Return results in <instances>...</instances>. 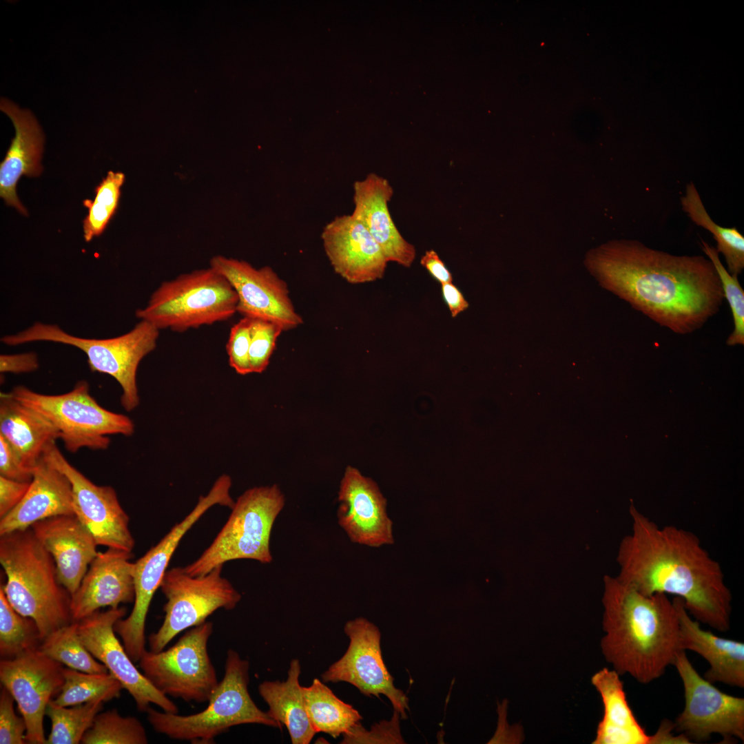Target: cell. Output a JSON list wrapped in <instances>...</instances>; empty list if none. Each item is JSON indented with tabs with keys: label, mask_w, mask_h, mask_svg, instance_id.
Wrapping results in <instances>:
<instances>
[{
	"label": "cell",
	"mask_w": 744,
	"mask_h": 744,
	"mask_svg": "<svg viewBox=\"0 0 744 744\" xmlns=\"http://www.w3.org/2000/svg\"><path fill=\"white\" fill-rule=\"evenodd\" d=\"M283 329L278 324L261 319H252L249 360L251 373H260L267 367Z\"/></svg>",
	"instance_id": "f35d334b"
},
{
	"label": "cell",
	"mask_w": 744,
	"mask_h": 744,
	"mask_svg": "<svg viewBox=\"0 0 744 744\" xmlns=\"http://www.w3.org/2000/svg\"><path fill=\"white\" fill-rule=\"evenodd\" d=\"M443 298L453 318L468 309L469 304L460 290L453 282L442 284L441 287Z\"/></svg>",
	"instance_id": "7dc6e473"
},
{
	"label": "cell",
	"mask_w": 744,
	"mask_h": 744,
	"mask_svg": "<svg viewBox=\"0 0 744 744\" xmlns=\"http://www.w3.org/2000/svg\"><path fill=\"white\" fill-rule=\"evenodd\" d=\"M43 457L70 480L74 515L98 545L132 552L135 541L129 528L130 518L115 490L92 482L65 459L56 442L47 447Z\"/></svg>",
	"instance_id": "9a60e30c"
},
{
	"label": "cell",
	"mask_w": 744,
	"mask_h": 744,
	"mask_svg": "<svg viewBox=\"0 0 744 744\" xmlns=\"http://www.w3.org/2000/svg\"><path fill=\"white\" fill-rule=\"evenodd\" d=\"M338 522L351 542L372 548L394 543L386 499L377 484L348 466L338 491Z\"/></svg>",
	"instance_id": "d6986e66"
},
{
	"label": "cell",
	"mask_w": 744,
	"mask_h": 744,
	"mask_svg": "<svg viewBox=\"0 0 744 744\" xmlns=\"http://www.w3.org/2000/svg\"><path fill=\"white\" fill-rule=\"evenodd\" d=\"M672 601L678 613L681 650L693 651L710 664L703 678L713 684L719 682L743 688L744 643L702 629L681 598L674 597Z\"/></svg>",
	"instance_id": "484cf974"
},
{
	"label": "cell",
	"mask_w": 744,
	"mask_h": 744,
	"mask_svg": "<svg viewBox=\"0 0 744 744\" xmlns=\"http://www.w3.org/2000/svg\"><path fill=\"white\" fill-rule=\"evenodd\" d=\"M632 531L621 539L617 577L646 595L681 598L699 623L725 632L730 628L732 595L720 564L693 533L660 526L631 503Z\"/></svg>",
	"instance_id": "7a4b0ae2"
},
{
	"label": "cell",
	"mask_w": 744,
	"mask_h": 744,
	"mask_svg": "<svg viewBox=\"0 0 744 744\" xmlns=\"http://www.w3.org/2000/svg\"><path fill=\"white\" fill-rule=\"evenodd\" d=\"M38 368V357L34 352L0 355L1 373L9 372L19 374L32 372Z\"/></svg>",
	"instance_id": "f6af8a7d"
},
{
	"label": "cell",
	"mask_w": 744,
	"mask_h": 744,
	"mask_svg": "<svg viewBox=\"0 0 744 744\" xmlns=\"http://www.w3.org/2000/svg\"><path fill=\"white\" fill-rule=\"evenodd\" d=\"M285 504V495L276 484L245 491L234 502L227 521L211 544L184 568L185 572L191 576L203 575L236 559L270 564L273 559L271 533Z\"/></svg>",
	"instance_id": "ba28073f"
},
{
	"label": "cell",
	"mask_w": 744,
	"mask_h": 744,
	"mask_svg": "<svg viewBox=\"0 0 744 744\" xmlns=\"http://www.w3.org/2000/svg\"><path fill=\"white\" fill-rule=\"evenodd\" d=\"M399 715L395 713L390 721H382L367 731L360 723L343 734L340 743H404L400 734Z\"/></svg>",
	"instance_id": "ab89813d"
},
{
	"label": "cell",
	"mask_w": 744,
	"mask_h": 744,
	"mask_svg": "<svg viewBox=\"0 0 744 744\" xmlns=\"http://www.w3.org/2000/svg\"><path fill=\"white\" fill-rule=\"evenodd\" d=\"M14 699L4 687L0 693V743L24 744L27 726L23 716L14 710Z\"/></svg>",
	"instance_id": "b9f144b4"
},
{
	"label": "cell",
	"mask_w": 744,
	"mask_h": 744,
	"mask_svg": "<svg viewBox=\"0 0 744 744\" xmlns=\"http://www.w3.org/2000/svg\"><path fill=\"white\" fill-rule=\"evenodd\" d=\"M142 723L133 716H122L116 709L99 712L83 735V744H146Z\"/></svg>",
	"instance_id": "d590c367"
},
{
	"label": "cell",
	"mask_w": 744,
	"mask_h": 744,
	"mask_svg": "<svg viewBox=\"0 0 744 744\" xmlns=\"http://www.w3.org/2000/svg\"><path fill=\"white\" fill-rule=\"evenodd\" d=\"M585 265L601 287L677 334L701 329L725 298L707 257L674 255L637 240L595 247L587 252Z\"/></svg>",
	"instance_id": "6da1fadb"
},
{
	"label": "cell",
	"mask_w": 744,
	"mask_h": 744,
	"mask_svg": "<svg viewBox=\"0 0 744 744\" xmlns=\"http://www.w3.org/2000/svg\"><path fill=\"white\" fill-rule=\"evenodd\" d=\"M223 566L200 576H191L182 567L167 569L160 586L167 599L165 617L157 632L149 636L151 651L163 650L180 632L205 622L216 610L236 608L242 596L222 576Z\"/></svg>",
	"instance_id": "8fae6325"
},
{
	"label": "cell",
	"mask_w": 744,
	"mask_h": 744,
	"mask_svg": "<svg viewBox=\"0 0 744 744\" xmlns=\"http://www.w3.org/2000/svg\"><path fill=\"white\" fill-rule=\"evenodd\" d=\"M64 682L52 701L69 707L91 701H109L118 698L123 688L110 672L89 673L69 668L63 669Z\"/></svg>",
	"instance_id": "1f68e13d"
},
{
	"label": "cell",
	"mask_w": 744,
	"mask_h": 744,
	"mask_svg": "<svg viewBox=\"0 0 744 744\" xmlns=\"http://www.w3.org/2000/svg\"><path fill=\"white\" fill-rule=\"evenodd\" d=\"M0 563L6 597L19 614L32 619L42 641L73 621L71 595L58 579L50 553L32 528L0 535Z\"/></svg>",
	"instance_id": "277c9868"
},
{
	"label": "cell",
	"mask_w": 744,
	"mask_h": 744,
	"mask_svg": "<svg viewBox=\"0 0 744 744\" xmlns=\"http://www.w3.org/2000/svg\"><path fill=\"white\" fill-rule=\"evenodd\" d=\"M249 663L237 652L228 650L223 679L203 711L190 715L161 712L149 707L147 720L154 730L177 740L213 743L233 726L261 724L282 729V725L262 711L248 690Z\"/></svg>",
	"instance_id": "5b68a950"
},
{
	"label": "cell",
	"mask_w": 744,
	"mask_h": 744,
	"mask_svg": "<svg viewBox=\"0 0 744 744\" xmlns=\"http://www.w3.org/2000/svg\"><path fill=\"white\" fill-rule=\"evenodd\" d=\"M393 189L387 179L375 173L353 184L354 209L361 222L381 248L388 262L410 267L416 250L400 234L391 217L389 202Z\"/></svg>",
	"instance_id": "603a6c76"
},
{
	"label": "cell",
	"mask_w": 744,
	"mask_h": 744,
	"mask_svg": "<svg viewBox=\"0 0 744 744\" xmlns=\"http://www.w3.org/2000/svg\"><path fill=\"white\" fill-rule=\"evenodd\" d=\"M231 486V477L226 474L220 475L209 493L199 497L193 510L156 545L133 563L134 606L130 614L124 619H118L114 626L133 661H138L146 650L145 628L149 605L181 539L211 507L215 505L233 507L235 502L230 495Z\"/></svg>",
	"instance_id": "30bf717a"
},
{
	"label": "cell",
	"mask_w": 744,
	"mask_h": 744,
	"mask_svg": "<svg viewBox=\"0 0 744 744\" xmlns=\"http://www.w3.org/2000/svg\"><path fill=\"white\" fill-rule=\"evenodd\" d=\"M210 267L234 289L236 311L244 317L273 322L283 331L303 322L289 298L287 283L270 267L256 268L246 261L223 256L213 257Z\"/></svg>",
	"instance_id": "ac0fdd59"
},
{
	"label": "cell",
	"mask_w": 744,
	"mask_h": 744,
	"mask_svg": "<svg viewBox=\"0 0 744 744\" xmlns=\"http://www.w3.org/2000/svg\"><path fill=\"white\" fill-rule=\"evenodd\" d=\"M0 435L31 470L43 457L47 447L59 439L50 422L16 400L10 392L0 394Z\"/></svg>",
	"instance_id": "4316f807"
},
{
	"label": "cell",
	"mask_w": 744,
	"mask_h": 744,
	"mask_svg": "<svg viewBox=\"0 0 744 744\" xmlns=\"http://www.w3.org/2000/svg\"><path fill=\"white\" fill-rule=\"evenodd\" d=\"M681 205L693 223L712 235L717 251L725 258L728 272L736 276L741 273L744 269V236L736 227H724L714 222L693 182L687 184Z\"/></svg>",
	"instance_id": "4dcf8cb0"
},
{
	"label": "cell",
	"mask_w": 744,
	"mask_h": 744,
	"mask_svg": "<svg viewBox=\"0 0 744 744\" xmlns=\"http://www.w3.org/2000/svg\"><path fill=\"white\" fill-rule=\"evenodd\" d=\"M672 665L682 680L685 697L674 730L691 743L707 741L712 734H720L724 743L736 738L743 742L744 699L724 693L702 677L685 650L678 652Z\"/></svg>",
	"instance_id": "4fadbf2b"
},
{
	"label": "cell",
	"mask_w": 744,
	"mask_h": 744,
	"mask_svg": "<svg viewBox=\"0 0 744 744\" xmlns=\"http://www.w3.org/2000/svg\"><path fill=\"white\" fill-rule=\"evenodd\" d=\"M124 182L123 173L109 171L96 187L94 199L83 201L84 206L88 209L83 222V236L86 242L100 236L105 229L118 207L121 187Z\"/></svg>",
	"instance_id": "8d00e7d4"
},
{
	"label": "cell",
	"mask_w": 744,
	"mask_h": 744,
	"mask_svg": "<svg viewBox=\"0 0 744 744\" xmlns=\"http://www.w3.org/2000/svg\"><path fill=\"white\" fill-rule=\"evenodd\" d=\"M603 583L601 647L606 661L640 683L659 679L681 650L673 601L664 593L643 595L617 577L606 575Z\"/></svg>",
	"instance_id": "3957f363"
},
{
	"label": "cell",
	"mask_w": 744,
	"mask_h": 744,
	"mask_svg": "<svg viewBox=\"0 0 744 744\" xmlns=\"http://www.w3.org/2000/svg\"><path fill=\"white\" fill-rule=\"evenodd\" d=\"M674 723L668 720H663L657 732L651 735V744L661 743H692L684 735L674 736L672 731Z\"/></svg>",
	"instance_id": "c3c4849f"
},
{
	"label": "cell",
	"mask_w": 744,
	"mask_h": 744,
	"mask_svg": "<svg viewBox=\"0 0 744 744\" xmlns=\"http://www.w3.org/2000/svg\"><path fill=\"white\" fill-rule=\"evenodd\" d=\"M420 264L441 285L453 282L451 273L434 250L426 251L421 258Z\"/></svg>",
	"instance_id": "bcb514c9"
},
{
	"label": "cell",
	"mask_w": 744,
	"mask_h": 744,
	"mask_svg": "<svg viewBox=\"0 0 744 744\" xmlns=\"http://www.w3.org/2000/svg\"><path fill=\"white\" fill-rule=\"evenodd\" d=\"M10 393L50 422L72 453L83 448L106 449L110 443L109 435L130 436L134 432L132 420L101 406L90 394L85 380L59 395L39 393L24 386L14 387Z\"/></svg>",
	"instance_id": "9c48e42d"
},
{
	"label": "cell",
	"mask_w": 744,
	"mask_h": 744,
	"mask_svg": "<svg viewBox=\"0 0 744 744\" xmlns=\"http://www.w3.org/2000/svg\"><path fill=\"white\" fill-rule=\"evenodd\" d=\"M299 660L291 661L285 681H265L258 686L261 697L268 705V715L287 728L293 744H309L316 734L309 719L299 683Z\"/></svg>",
	"instance_id": "f1b7e54d"
},
{
	"label": "cell",
	"mask_w": 744,
	"mask_h": 744,
	"mask_svg": "<svg viewBox=\"0 0 744 744\" xmlns=\"http://www.w3.org/2000/svg\"><path fill=\"white\" fill-rule=\"evenodd\" d=\"M74 515L68 478L43 457L33 470L29 488L20 503L0 518V535L30 528L46 518Z\"/></svg>",
	"instance_id": "d4e9b609"
},
{
	"label": "cell",
	"mask_w": 744,
	"mask_h": 744,
	"mask_svg": "<svg viewBox=\"0 0 744 744\" xmlns=\"http://www.w3.org/2000/svg\"><path fill=\"white\" fill-rule=\"evenodd\" d=\"M302 689L306 711L316 733H327L335 738L362 719L357 710L340 699L318 679Z\"/></svg>",
	"instance_id": "f546056e"
},
{
	"label": "cell",
	"mask_w": 744,
	"mask_h": 744,
	"mask_svg": "<svg viewBox=\"0 0 744 744\" xmlns=\"http://www.w3.org/2000/svg\"><path fill=\"white\" fill-rule=\"evenodd\" d=\"M252 319L244 317L231 327L227 352L229 365L240 375L251 373L249 352Z\"/></svg>",
	"instance_id": "60d3db41"
},
{
	"label": "cell",
	"mask_w": 744,
	"mask_h": 744,
	"mask_svg": "<svg viewBox=\"0 0 744 744\" xmlns=\"http://www.w3.org/2000/svg\"><path fill=\"white\" fill-rule=\"evenodd\" d=\"M614 670L603 668L594 674L591 683L600 694L603 716L592 744H651L627 701L623 683Z\"/></svg>",
	"instance_id": "83f0119b"
},
{
	"label": "cell",
	"mask_w": 744,
	"mask_h": 744,
	"mask_svg": "<svg viewBox=\"0 0 744 744\" xmlns=\"http://www.w3.org/2000/svg\"><path fill=\"white\" fill-rule=\"evenodd\" d=\"M127 612L124 607L94 612L78 621L79 637L88 651L102 663L132 696L137 709L146 712L153 703L164 712L178 713L176 705L157 690L138 671L117 639L114 624Z\"/></svg>",
	"instance_id": "e0dca14e"
},
{
	"label": "cell",
	"mask_w": 744,
	"mask_h": 744,
	"mask_svg": "<svg viewBox=\"0 0 744 744\" xmlns=\"http://www.w3.org/2000/svg\"><path fill=\"white\" fill-rule=\"evenodd\" d=\"M0 475L19 481H32L33 470L26 467L10 444L0 435Z\"/></svg>",
	"instance_id": "7bdbcfd3"
},
{
	"label": "cell",
	"mask_w": 744,
	"mask_h": 744,
	"mask_svg": "<svg viewBox=\"0 0 744 744\" xmlns=\"http://www.w3.org/2000/svg\"><path fill=\"white\" fill-rule=\"evenodd\" d=\"M78 621L64 626L45 639L39 650L69 668L89 673H107V668L88 651L77 632Z\"/></svg>",
	"instance_id": "d6a6232c"
},
{
	"label": "cell",
	"mask_w": 744,
	"mask_h": 744,
	"mask_svg": "<svg viewBox=\"0 0 744 744\" xmlns=\"http://www.w3.org/2000/svg\"><path fill=\"white\" fill-rule=\"evenodd\" d=\"M63 665L39 649L0 661V681L13 696L27 730L25 741L45 744L43 718L48 704L64 682Z\"/></svg>",
	"instance_id": "2e32d148"
},
{
	"label": "cell",
	"mask_w": 744,
	"mask_h": 744,
	"mask_svg": "<svg viewBox=\"0 0 744 744\" xmlns=\"http://www.w3.org/2000/svg\"><path fill=\"white\" fill-rule=\"evenodd\" d=\"M159 329L141 320L129 332L106 338H84L74 336L56 324L35 322L17 334L5 335L1 341L8 346L48 341L75 347L83 351L91 371L114 378L122 389L121 403L127 411L139 404L136 383L138 366L143 358L154 351Z\"/></svg>",
	"instance_id": "8992f818"
},
{
	"label": "cell",
	"mask_w": 744,
	"mask_h": 744,
	"mask_svg": "<svg viewBox=\"0 0 744 744\" xmlns=\"http://www.w3.org/2000/svg\"><path fill=\"white\" fill-rule=\"evenodd\" d=\"M701 247L715 267L721 280L724 298L727 300L733 316L734 330L726 340L729 346L744 344V290L738 276L732 275L719 258L716 247L701 240Z\"/></svg>",
	"instance_id": "74e56055"
},
{
	"label": "cell",
	"mask_w": 744,
	"mask_h": 744,
	"mask_svg": "<svg viewBox=\"0 0 744 744\" xmlns=\"http://www.w3.org/2000/svg\"><path fill=\"white\" fill-rule=\"evenodd\" d=\"M42 642L34 621L17 612L0 586V654L1 659H13L38 649Z\"/></svg>",
	"instance_id": "836d02e7"
},
{
	"label": "cell",
	"mask_w": 744,
	"mask_h": 744,
	"mask_svg": "<svg viewBox=\"0 0 744 744\" xmlns=\"http://www.w3.org/2000/svg\"><path fill=\"white\" fill-rule=\"evenodd\" d=\"M237 304L231 284L209 267L162 282L136 316L159 330L181 332L228 320Z\"/></svg>",
	"instance_id": "52a82bcc"
},
{
	"label": "cell",
	"mask_w": 744,
	"mask_h": 744,
	"mask_svg": "<svg viewBox=\"0 0 744 744\" xmlns=\"http://www.w3.org/2000/svg\"><path fill=\"white\" fill-rule=\"evenodd\" d=\"M325 253L334 271L351 284L382 278L387 263L381 248L352 214L337 216L322 229Z\"/></svg>",
	"instance_id": "ffe728a7"
},
{
	"label": "cell",
	"mask_w": 744,
	"mask_h": 744,
	"mask_svg": "<svg viewBox=\"0 0 744 744\" xmlns=\"http://www.w3.org/2000/svg\"><path fill=\"white\" fill-rule=\"evenodd\" d=\"M0 108L10 118L15 130L0 164V196L8 205L27 216L28 211L17 196L16 187L22 176L32 177L41 174L44 136L37 119L29 110H22L6 99H1Z\"/></svg>",
	"instance_id": "cb8c5ba5"
},
{
	"label": "cell",
	"mask_w": 744,
	"mask_h": 744,
	"mask_svg": "<svg viewBox=\"0 0 744 744\" xmlns=\"http://www.w3.org/2000/svg\"><path fill=\"white\" fill-rule=\"evenodd\" d=\"M132 552L108 548L99 552L81 583L71 597V613L79 621L101 608H118L134 601Z\"/></svg>",
	"instance_id": "44dd1931"
},
{
	"label": "cell",
	"mask_w": 744,
	"mask_h": 744,
	"mask_svg": "<svg viewBox=\"0 0 744 744\" xmlns=\"http://www.w3.org/2000/svg\"><path fill=\"white\" fill-rule=\"evenodd\" d=\"M103 702L91 701L72 707H63L51 700L45 715L51 721V730L47 744H77L92 726L94 718L102 710Z\"/></svg>",
	"instance_id": "e575fe53"
},
{
	"label": "cell",
	"mask_w": 744,
	"mask_h": 744,
	"mask_svg": "<svg viewBox=\"0 0 744 744\" xmlns=\"http://www.w3.org/2000/svg\"><path fill=\"white\" fill-rule=\"evenodd\" d=\"M30 482H19L0 475V518L6 515L22 500Z\"/></svg>",
	"instance_id": "ee69618b"
},
{
	"label": "cell",
	"mask_w": 744,
	"mask_h": 744,
	"mask_svg": "<svg viewBox=\"0 0 744 744\" xmlns=\"http://www.w3.org/2000/svg\"><path fill=\"white\" fill-rule=\"evenodd\" d=\"M213 628L212 622L206 621L189 629L165 650H145L139 660L143 674L167 696L208 701L219 683L207 651Z\"/></svg>",
	"instance_id": "7c38bea8"
},
{
	"label": "cell",
	"mask_w": 744,
	"mask_h": 744,
	"mask_svg": "<svg viewBox=\"0 0 744 744\" xmlns=\"http://www.w3.org/2000/svg\"><path fill=\"white\" fill-rule=\"evenodd\" d=\"M30 528L53 557L58 579L72 597L99 552L95 538L75 515L46 518Z\"/></svg>",
	"instance_id": "7402d4cb"
},
{
	"label": "cell",
	"mask_w": 744,
	"mask_h": 744,
	"mask_svg": "<svg viewBox=\"0 0 744 744\" xmlns=\"http://www.w3.org/2000/svg\"><path fill=\"white\" fill-rule=\"evenodd\" d=\"M350 642L344 654L322 675L324 682H347L366 696L385 695L394 710L406 718L409 699L393 684L382 656L378 628L363 617L348 621L344 628Z\"/></svg>",
	"instance_id": "5bb4252c"
}]
</instances>
